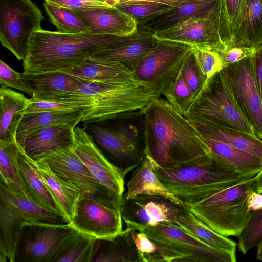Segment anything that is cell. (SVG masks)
<instances>
[{
  "mask_svg": "<svg viewBox=\"0 0 262 262\" xmlns=\"http://www.w3.org/2000/svg\"><path fill=\"white\" fill-rule=\"evenodd\" d=\"M154 171L164 186L186 205L252 177L237 173L209 154L174 168L162 167L154 160Z\"/></svg>",
  "mask_w": 262,
  "mask_h": 262,
  "instance_id": "obj_4",
  "label": "cell"
},
{
  "mask_svg": "<svg viewBox=\"0 0 262 262\" xmlns=\"http://www.w3.org/2000/svg\"><path fill=\"white\" fill-rule=\"evenodd\" d=\"M255 79L262 103V47L252 56Z\"/></svg>",
  "mask_w": 262,
  "mask_h": 262,
  "instance_id": "obj_49",
  "label": "cell"
},
{
  "mask_svg": "<svg viewBox=\"0 0 262 262\" xmlns=\"http://www.w3.org/2000/svg\"><path fill=\"white\" fill-rule=\"evenodd\" d=\"M191 48L201 70L207 79L224 68L221 54L216 47L194 45H191Z\"/></svg>",
  "mask_w": 262,
  "mask_h": 262,
  "instance_id": "obj_39",
  "label": "cell"
},
{
  "mask_svg": "<svg viewBox=\"0 0 262 262\" xmlns=\"http://www.w3.org/2000/svg\"><path fill=\"white\" fill-rule=\"evenodd\" d=\"M220 0H190L169 7L163 12L138 23L153 33L166 29L182 21L203 16L212 10Z\"/></svg>",
  "mask_w": 262,
  "mask_h": 262,
  "instance_id": "obj_24",
  "label": "cell"
},
{
  "mask_svg": "<svg viewBox=\"0 0 262 262\" xmlns=\"http://www.w3.org/2000/svg\"><path fill=\"white\" fill-rule=\"evenodd\" d=\"M216 48L221 54L224 67L252 56L256 51L251 47L238 43L228 46L224 45Z\"/></svg>",
  "mask_w": 262,
  "mask_h": 262,
  "instance_id": "obj_44",
  "label": "cell"
},
{
  "mask_svg": "<svg viewBox=\"0 0 262 262\" xmlns=\"http://www.w3.org/2000/svg\"><path fill=\"white\" fill-rule=\"evenodd\" d=\"M162 95L177 112L184 116L187 114L195 99L192 91L180 73Z\"/></svg>",
  "mask_w": 262,
  "mask_h": 262,
  "instance_id": "obj_38",
  "label": "cell"
},
{
  "mask_svg": "<svg viewBox=\"0 0 262 262\" xmlns=\"http://www.w3.org/2000/svg\"><path fill=\"white\" fill-rule=\"evenodd\" d=\"M181 207V203L177 204L163 196L139 194L128 199L123 197L121 214L126 226L141 232L160 223L173 222Z\"/></svg>",
  "mask_w": 262,
  "mask_h": 262,
  "instance_id": "obj_16",
  "label": "cell"
},
{
  "mask_svg": "<svg viewBox=\"0 0 262 262\" xmlns=\"http://www.w3.org/2000/svg\"><path fill=\"white\" fill-rule=\"evenodd\" d=\"M246 205L251 211H255L262 209V193L255 191H252L249 195Z\"/></svg>",
  "mask_w": 262,
  "mask_h": 262,
  "instance_id": "obj_51",
  "label": "cell"
},
{
  "mask_svg": "<svg viewBox=\"0 0 262 262\" xmlns=\"http://www.w3.org/2000/svg\"><path fill=\"white\" fill-rule=\"evenodd\" d=\"M121 210L81 195L69 223L78 232L95 239L113 238L122 230Z\"/></svg>",
  "mask_w": 262,
  "mask_h": 262,
  "instance_id": "obj_14",
  "label": "cell"
},
{
  "mask_svg": "<svg viewBox=\"0 0 262 262\" xmlns=\"http://www.w3.org/2000/svg\"><path fill=\"white\" fill-rule=\"evenodd\" d=\"M113 5L118 2L134 3L149 5H161L168 7H174L182 3L190 0H108Z\"/></svg>",
  "mask_w": 262,
  "mask_h": 262,
  "instance_id": "obj_50",
  "label": "cell"
},
{
  "mask_svg": "<svg viewBox=\"0 0 262 262\" xmlns=\"http://www.w3.org/2000/svg\"><path fill=\"white\" fill-rule=\"evenodd\" d=\"M184 116L256 136L235 100L223 69L207 79Z\"/></svg>",
  "mask_w": 262,
  "mask_h": 262,
  "instance_id": "obj_8",
  "label": "cell"
},
{
  "mask_svg": "<svg viewBox=\"0 0 262 262\" xmlns=\"http://www.w3.org/2000/svg\"><path fill=\"white\" fill-rule=\"evenodd\" d=\"M73 149L97 180L119 196L124 192V178L97 146L85 128L75 127Z\"/></svg>",
  "mask_w": 262,
  "mask_h": 262,
  "instance_id": "obj_17",
  "label": "cell"
},
{
  "mask_svg": "<svg viewBox=\"0 0 262 262\" xmlns=\"http://www.w3.org/2000/svg\"><path fill=\"white\" fill-rule=\"evenodd\" d=\"M21 75V73L15 71L1 60L0 88H13L25 92L32 97V93L23 82Z\"/></svg>",
  "mask_w": 262,
  "mask_h": 262,
  "instance_id": "obj_45",
  "label": "cell"
},
{
  "mask_svg": "<svg viewBox=\"0 0 262 262\" xmlns=\"http://www.w3.org/2000/svg\"><path fill=\"white\" fill-rule=\"evenodd\" d=\"M253 55L223 69L239 110L256 136L262 139V103L254 76Z\"/></svg>",
  "mask_w": 262,
  "mask_h": 262,
  "instance_id": "obj_13",
  "label": "cell"
},
{
  "mask_svg": "<svg viewBox=\"0 0 262 262\" xmlns=\"http://www.w3.org/2000/svg\"><path fill=\"white\" fill-rule=\"evenodd\" d=\"M257 247V249L256 258L257 260L262 261V241Z\"/></svg>",
  "mask_w": 262,
  "mask_h": 262,
  "instance_id": "obj_53",
  "label": "cell"
},
{
  "mask_svg": "<svg viewBox=\"0 0 262 262\" xmlns=\"http://www.w3.org/2000/svg\"><path fill=\"white\" fill-rule=\"evenodd\" d=\"M156 245L151 262H235L236 253L214 248L200 241L174 222L148 226L142 231Z\"/></svg>",
  "mask_w": 262,
  "mask_h": 262,
  "instance_id": "obj_7",
  "label": "cell"
},
{
  "mask_svg": "<svg viewBox=\"0 0 262 262\" xmlns=\"http://www.w3.org/2000/svg\"><path fill=\"white\" fill-rule=\"evenodd\" d=\"M201 136L223 142L257 157L262 160V139L230 128L188 119Z\"/></svg>",
  "mask_w": 262,
  "mask_h": 262,
  "instance_id": "obj_29",
  "label": "cell"
},
{
  "mask_svg": "<svg viewBox=\"0 0 262 262\" xmlns=\"http://www.w3.org/2000/svg\"><path fill=\"white\" fill-rule=\"evenodd\" d=\"M254 190L255 192L262 193V170L257 174Z\"/></svg>",
  "mask_w": 262,
  "mask_h": 262,
  "instance_id": "obj_52",
  "label": "cell"
},
{
  "mask_svg": "<svg viewBox=\"0 0 262 262\" xmlns=\"http://www.w3.org/2000/svg\"><path fill=\"white\" fill-rule=\"evenodd\" d=\"M201 137L212 157L237 173L253 177L262 170V160L257 157L217 140Z\"/></svg>",
  "mask_w": 262,
  "mask_h": 262,
  "instance_id": "obj_27",
  "label": "cell"
},
{
  "mask_svg": "<svg viewBox=\"0 0 262 262\" xmlns=\"http://www.w3.org/2000/svg\"><path fill=\"white\" fill-rule=\"evenodd\" d=\"M220 16L219 2L206 14L155 31L153 36L158 41L216 47L223 44L220 34Z\"/></svg>",
  "mask_w": 262,
  "mask_h": 262,
  "instance_id": "obj_15",
  "label": "cell"
},
{
  "mask_svg": "<svg viewBox=\"0 0 262 262\" xmlns=\"http://www.w3.org/2000/svg\"><path fill=\"white\" fill-rule=\"evenodd\" d=\"M80 109L78 106L71 103L52 101L45 100H37L29 98V102L25 113L70 111Z\"/></svg>",
  "mask_w": 262,
  "mask_h": 262,
  "instance_id": "obj_46",
  "label": "cell"
},
{
  "mask_svg": "<svg viewBox=\"0 0 262 262\" xmlns=\"http://www.w3.org/2000/svg\"><path fill=\"white\" fill-rule=\"evenodd\" d=\"M190 48L186 44L159 41L156 49L132 71L134 80L162 95L179 75Z\"/></svg>",
  "mask_w": 262,
  "mask_h": 262,
  "instance_id": "obj_12",
  "label": "cell"
},
{
  "mask_svg": "<svg viewBox=\"0 0 262 262\" xmlns=\"http://www.w3.org/2000/svg\"><path fill=\"white\" fill-rule=\"evenodd\" d=\"M81 109L70 111L25 113L16 134V140L21 148L25 138L30 134L52 125L68 124L74 126L82 121Z\"/></svg>",
  "mask_w": 262,
  "mask_h": 262,
  "instance_id": "obj_32",
  "label": "cell"
},
{
  "mask_svg": "<svg viewBox=\"0 0 262 262\" xmlns=\"http://www.w3.org/2000/svg\"><path fill=\"white\" fill-rule=\"evenodd\" d=\"M158 42L152 33L139 30L135 37L113 45L92 57L117 62L133 71L156 49Z\"/></svg>",
  "mask_w": 262,
  "mask_h": 262,
  "instance_id": "obj_20",
  "label": "cell"
},
{
  "mask_svg": "<svg viewBox=\"0 0 262 262\" xmlns=\"http://www.w3.org/2000/svg\"><path fill=\"white\" fill-rule=\"evenodd\" d=\"M38 160L47 163L59 177L77 187L81 195L90 197L121 210L123 196H119L103 186L72 147L59 150Z\"/></svg>",
  "mask_w": 262,
  "mask_h": 262,
  "instance_id": "obj_11",
  "label": "cell"
},
{
  "mask_svg": "<svg viewBox=\"0 0 262 262\" xmlns=\"http://www.w3.org/2000/svg\"><path fill=\"white\" fill-rule=\"evenodd\" d=\"M92 32L68 33L41 28L33 35L25 58L24 72L59 71L78 66L100 51L135 36Z\"/></svg>",
  "mask_w": 262,
  "mask_h": 262,
  "instance_id": "obj_2",
  "label": "cell"
},
{
  "mask_svg": "<svg viewBox=\"0 0 262 262\" xmlns=\"http://www.w3.org/2000/svg\"><path fill=\"white\" fill-rule=\"evenodd\" d=\"M20 149L17 142L0 145V184L13 194L27 198L18 165Z\"/></svg>",
  "mask_w": 262,
  "mask_h": 262,
  "instance_id": "obj_35",
  "label": "cell"
},
{
  "mask_svg": "<svg viewBox=\"0 0 262 262\" xmlns=\"http://www.w3.org/2000/svg\"><path fill=\"white\" fill-rule=\"evenodd\" d=\"M45 2L73 10L114 6L107 0H45Z\"/></svg>",
  "mask_w": 262,
  "mask_h": 262,
  "instance_id": "obj_48",
  "label": "cell"
},
{
  "mask_svg": "<svg viewBox=\"0 0 262 262\" xmlns=\"http://www.w3.org/2000/svg\"><path fill=\"white\" fill-rule=\"evenodd\" d=\"M180 74L195 98L202 90L207 78L201 70L191 48L184 59Z\"/></svg>",
  "mask_w": 262,
  "mask_h": 262,
  "instance_id": "obj_42",
  "label": "cell"
},
{
  "mask_svg": "<svg viewBox=\"0 0 262 262\" xmlns=\"http://www.w3.org/2000/svg\"><path fill=\"white\" fill-rule=\"evenodd\" d=\"M160 96L138 81L118 84L87 81L74 91L42 100L74 104L83 112L81 122L96 123L123 113L143 110Z\"/></svg>",
  "mask_w": 262,
  "mask_h": 262,
  "instance_id": "obj_3",
  "label": "cell"
},
{
  "mask_svg": "<svg viewBox=\"0 0 262 262\" xmlns=\"http://www.w3.org/2000/svg\"><path fill=\"white\" fill-rule=\"evenodd\" d=\"M139 194L161 196L177 204L181 203L156 176L154 171V160L147 154L142 163L134 170L127 182V191L123 197L128 199Z\"/></svg>",
  "mask_w": 262,
  "mask_h": 262,
  "instance_id": "obj_30",
  "label": "cell"
},
{
  "mask_svg": "<svg viewBox=\"0 0 262 262\" xmlns=\"http://www.w3.org/2000/svg\"><path fill=\"white\" fill-rule=\"evenodd\" d=\"M29 102L23 93L0 88V145L16 142L17 130Z\"/></svg>",
  "mask_w": 262,
  "mask_h": 262,
  "instance_id": "obj_26",
  "label": "cell"
},
{
  "mask_svg": "<svg viewBox=\"0 0 262 262\" xmlns=\"http://www.w3.org/2000/svg\"><path fill=\"white\" fill-rule=\"evenodd\" d=\"M234 43L255 50L262 47V0H245L241 24Z\"/></svg>",
  "mask_w": 262,
  "mask_h": 262,
  "instance_id": "obj_34",
  "label": "cell"
},
{
  "mask_svg": "<svg viewBox=\"0 0 262 262\" xmlns=\"http://www.w3.org/2000/svg\"><path fill=\"white\" fill-rule=\"evenodd\" d=\"M96 239L79 233L58 262H92Z\"/></svg>",
  "mask_w": 262,
  "mask_h": 262,
  "instance_id": "obj_40",
  "label": "cell"
},
{
  "mask_svg": "<svg viewBox=\"0 0 262 262\" xmlns=\"http://www.w3.org/2000/svg\"><path fill=\"white\" fill-rule=\"evenodd\" d=\"M44 17L31 0H0V41L19 60L28 53Z\"/></svg>",
  "mask_w": 262,
  "mask_h": 262,
  "instance_id": "obj_10",
  "label": "cell"
},
{
  "mask_svg": "<svg viewBox=\"0 0 262 262\" xmlns=\"http://www.w3.org/2000/svg\"><path fill=\"white\" fill-rule=\"evenodd\" d=\"M43 7L50 21L59 31L68 33L91 32L89 28L74 10L45 2Z\"/></svg>",
  "mask_w": 262,
  "mask_h": 262,
  "instance_id": "obj_37",
  "label": "cell"
},
{
  "mask_svg": "<svg viewBox=\"0 0 262 262\" xmlns=\"http://www.w3.org/2000/svg\"><path fill=\"white\" fill-rule=\"evenodd\" d=\"M60 71L90 82L118 84L136 81L132 71L122 64L93 57L78 66Z\"/></svg>",
  "mask_w": 262,
  "mask_h": 262,
  "instance_id": "obj_23",
  "label": "cell"
},
{
  "mask_svg": "<svg viewBox=\"0 0 262 262\" xmlns=\"http://www.w3.org/2000/svg\"><path fill=\"white\" fill-rule=\"evenodd\" d=\"M18 165L27 198L45 208L63 215L47 189L34 160L21 148L18 155Z\"/></svg>",
  "mask_w": 262,
  "mask_h": 262,
  "instance_id": "obj_31",
  "label": "cell"
},
{
  "mask_svg": "<svg viewBox=\"0 0 262 262\" xmlns=\"http://www.w3.org/2000/svg\"><path fill=\"white\" fill-rule=\"evenodd\" d=\"M75 126L58 124L36 130L24 139L21 148L30 158L36 160L48 155L72 147Z\"/></svg>",
  "mask_w": 262,
  "mask_h": 262,
  "instance_id": "obj_19",
  "label": "cell"
},
{
  "mask_svg": "<svg viewBox=\"0 0 262 262\" xmlns=\"http://www.w3.org/2000/svg\"><path fill=\"white\" fill-rule=\"evenodd\" d=\"M33 160L50 193L68 223H70L75 215L81 195L80 191L56 174L45 162L40 160Z\"/></svg>",
  "mask_w": 262,
  "mask_h": 262,
  "instance_id": "obj_25",
  "label": "cell"
},
{
  "mask_svg": "<svg viewBox=\"0 0 262 262\" xmlns=\"http://www.w3.org/2000/svg\"><path fill=\"white\" fill-rule=\"evenodd\" d=\"M257 174L224 189L195 204L186 205L202 223L226 237H239L252 211L246 205L254 190Z\"/></svg>",
  "mask_w": 262,
  "mask_h": 262,
  "instance_id": "obj_5",
  "label": "cell"
},
{
  "mask_svg": "<svg viewBox=\"0 0 262 262\" xmlns=\"http://www.w3.org/2000/svg\"><path fill=\"white\" fill-rule=\"evenodd\" d=\"M135 229L125 230L111 239H96L92 262H141L133 233Z\"/></svg>",
  "mask_w": 262,
  "mask_h": 262,
  "instance_id": "obj_28",
  "label": "cell"
},
{
  "mask_svg": "<svg viewBox=\"0 0 262 262\" xmlns=\"http://www.w3.org/2000/svg\"><path fill=\"white\" fill-rule=\"evenodd\" d=\"M31 216L0 191V261H14L15 248L22 224Z\"/></svg>",
  "mask_w": 262,
  "mask_h": 262,
  "instance_id": "obj_22",
  "label": "cell"
},
{
  "mask_svg": "<svg viewBox=\"0 0 262 262\" xmlns=\"http://www.w3.org/2000/svg\"><path fill=\"white\" fill-rule=\"evenodd\" d=\"M21 79L32 93V98L42 100L77 90L87 81L62 71L23 72Z\"/></svg>",
  "mask_w": 262,
  "mask_h": 262,
  "instance_id": "obj_21",
  "label": "cell"
},
{
  "mask_svg": "<svg viewBox=\"0 0 262 262\" xmlns=\"http://www.w3.org/2000/svg\"><path fill=\"white\" fill-rule=\"evenodd\" d=\"M245 0H220V34L225 46L235 42Z\"/></svg>",
  "mask_w": 262,
  "mask_h": 262,
  "instance_id": "obj_36",
  "label": "cell"
},
{
  "mask_svg": "<svg viewBox=\"0 0 262 262\" xmlns=\"http://www.w3.org/2000/svg\"><path fill=\"white\" fill-rule=\"evenodd\" d=\"M74 11L92 33L128 36L138 31L137 20L115 6Z\"/></svg>",
  "mask_w": 262,
  "mask_h": 262,
  "instance_id": "obj_18",
  "label": "cell"
},
{
  "mask_svg": "<svg viewBox=\"0 0 262 262\" xmlns=\"http://www.w3.org/2000/svg\"><path fill=\"white\" fill-rule=\"evenodd\" d=\"M114 118L113 126L93 124L85 129L125 177L142 163L145 155L143 113L142 110L128 112Z\"/></svg>",
  "mask_w": 262,
  "mask_h": 262,
  "instance_id": "obj_6",
  "label": "cell"
},
{
  "mask_svg": "<svg viewBox=\"0 0 262 262\" xmlns=\"http://www.w3.org/2000/svg\"><path fill=\"white\" fill-rule=\"evenodd\" d=\"M262 241V209L252 211L250 217L238 237V250L244 255Z\"/></svg>",
  "mask_w": 262,
  "mask_h": 262,
  "instance_id": "obj_41",
  "label": "cell"
},
{
  "mask_svg": "<svg viewBox=\"0 0 262 262\" xmlns=\"http://www.w3.org/2000/svg\"><path fill=\"white\" fill-rule=\"evenodd\" d=\"M114 6L134 18L137 23L158 15L170 7L161 5L126 2H118Z\"/></svg>",
  "mask_w": 262,
  "mask_h": 262,
  "instance_id": "obj_43",
  "label": "cell"
},
{
  "mask_svg": "<svg viewBox=\"0 0 262 262\" xmlns=\"http://www.w3.org/2000/svg\"><path fill=\"white\" fill-rule=\"evenodd\" d=\"M79 234L69 223L24 222L16 242L13 262H58Z\"/></svg>",
  "mask_w": 262,
  "mask_h": 262,
  "instance_id": "obj_9",
  "label": "cell"
},
{
  "mask_svg": "<svg viewBox=\"0 0 262 262\" xmlns=\"http://www.w3.org/2000/svg\"><path fill=\"white\" fill-rule=\"evenodd\" d=\"M187 232L214 248L236 253L237 244L232 239L224 236L202 223L181 203L179 213L173 220Z\"/></svg>",
  "mask_w": 262,
  "mask_h": 262,
  "instance_id": "obj_33",
  "label": "cell"
},
{
  "mask_svg": "<svg viewBox=\"0 0 262 262\" xmlns=\"http://www.w3.org/2000/svg\"><path fill=\"white\" fill-rule=\"evenodd\" d=\"M133 237L139 252L141 262H151L157 251L156 244L145 233L135 230Z\"/></svg>",
  "mask_w": 262,
  "mask_h": 262,
  "instance_id": "obj_47",
  "label": "cell"
},
{
  "mask_svg": "<svg viewBox=\"0 0 262 262\" xmlns=\"http://www.w3.org/2000/svg\"><path fill=\"white\" fill-rule=\"evenodd\" d=\"M142 111L145 153L160 166L174 168L209 154L194 126L167 100L157 97Z\"/></svg>",
  "mask_w": 262,
  "mask_h": 262,
  "instance_id": "obj_1",
  "label": "cell"
}]
</instances>
